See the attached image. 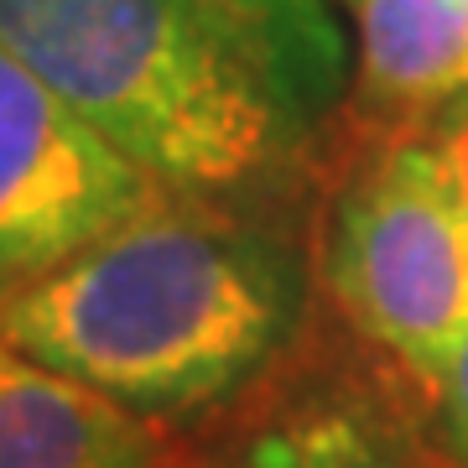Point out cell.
I'll return each mask as SVG.
<instances>
[{"label":"cell","mask_w":468,"mask_h":468,"mask_svg":"<svg viewBox=\"0 0 468 468\" xmlns=\"http://www.w3.org/2000/svg\"><path fill=\"white\" fill-rule=\"evenodd\" d=\"M313 167L245 193H162L0 307V344L146 421L229 406L276 375L318 292Z\"/></svg>","instance_id":"1"},{"label":"cell","mask_w":468,"mask_h":468,"mask_svg":"<svg viewBox=\"0 0 468 468\" xmlns=\"http://www.w3.org/2000/svg\"><path fill=\"white\" fill-rule=\"evenodd\" d=\"M0 42L172 193H245L313 167L323 131L203 0H0Z\"/></svg>","instance_id":"2"},{"label":"cell","mask_w":468,"mask_h":468,"mask_svg":"<svg viewBox=\"0 0 468 468\" xmlns=\"http://www.w3.org/2000/svg\"><path fill=\"white\" fill-rule=\"evenodd\" d=\"M313 255L338 323L432 396L468 338V214L417 120L323 125Z\"/></svg>","instance_id":"3"},{"label":"cell","mask_w":468,"mask_h":468,"mask_svg":"<svg viewBox=\"0 0 468 468\" xmlns=\"http://www.w3.org/2000/svg\"><path fill=\"white\" fill-rule=\"evenodd\" d=\"M162 193L0 42V307Z\"/></svg>","instance_id":"4"},{"label":"cell","mask_w":468,"mask_h":468,"mask_svg":"<svg viewBox=\"0 0 468 468\" xmlns=\"http://www.w3.org/2000/svg\"><path fill=\"white\" fill-rule=\"evenodd\" d=\"M432 396L396 365L297 385L245 421L218 427L203 448H167L162 468H463L421 437Z\"/></svg>","instance_id":"5"},{"label":"cell","mask_w":468,"mask_h":468,"mask_svg":"<svg viewBox=\"0 0 468 468\" xmlns=\"http://www.w3.org/2000/svg\"><path fill=\"white\" fill-rule=\"evenodd\" d=\"M167 437L120 401L0 344V468H162Z\"/></svg>","instance_id":"6"},{"label":"cell","mask_w":468,"mask_h":468,"mask_svg":"<svg viewBox=\"0 0 468 468\" xmlns=\"http://www.w3.org/2000/svg\"><path fill=\"white\" fill-rule=\"evenodd\" d=\"M359 37L349 110L417 120L468 89V0H338Z\"/></svg>","instance_id":"7"},{"label":"cell","mask_w":468,"mask_h":468,"mask_svg":"<svg viewBox=\"0 0 468 468\" xmlns=\"http://www.w3.org/2000/svg\"><path fill=\"white\" fill-rule=\"evenodd\" d=\"M203 5L218 11L234 32L250 37L271 73L286 84V94L318 131L344 110L349 42L328 0H203Z\"/></svg>","instance_id":"8"},{"label":"cell","mask_w":468,"mask_h":468,"mask_svg":"<svg viewBox=\"0 0 468 468\" xmlns=\"http://www.w3.org/2000/svg\"><path fill=\"white\" fill-rule=\"evenodd\" d=\"M417 125L432 141V151L442 156V167H448L452 187H458V203L468 214V89H458L442 104H432L427 115H417Z\"/></svg>","instance_id":"9"},{"label":"cell","mask_w":468,"mask_h":468,"mask_svg":"<svg viewBox=\"0 0 468 468\" xmlns=\"http://www.w3.org/2000/svg\"><path fill=\"white\" fill-rule=\"evenodd\" d=\"M432 421L442 432V448L468 468V338L448 359L442 380L432 385Z\"/></svg>","instance_id":"10"}]
</instances>
